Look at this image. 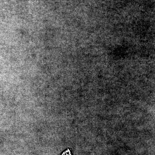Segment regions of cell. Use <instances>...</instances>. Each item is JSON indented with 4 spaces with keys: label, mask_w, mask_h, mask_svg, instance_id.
Wrapping results in <instances>:
<instances>
[{
    "label": "cell",
    "mask_w": 155,
    "mask_h": 155,
    "mask_svg": "<svg viewBox=\"0 0 155 155\" xmlns=\"http://www.w3.org/2000/svg\"><path fill=\"white\" fill-rule=\"evenodd\" d=\"M61 155H72V154H71V152L68 149L64 151Z\"/></svg>",
    "instance_id": "6da1fadb"
}]
</instances>
